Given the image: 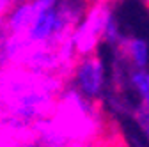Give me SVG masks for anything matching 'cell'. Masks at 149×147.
I'll list each match as a JSON object with an SVG mask.
<instances>
[{
    "label": "cell",
    "instance_id": "obj_10",
    "mask_svg": "<svg viewBox=\"0 0 149 147\" xmlns=\"http://www.w3.org/2000/svg\"><path fill=\"white\" fill-rule=\"evenodd\" d=\"M59 0H32V4H34V9L37 14H41L48 9H53L55 6H57Z\"/></svg>",
    "mask_w": 149,
    "mask_h": 147
},
{
    "label": "cell",
    "instance_id": "obj_2",
    "mask_svg": "<svg viewBox=\"0 0 149 147\" xmlns=\"http://www.w3.org/2000/svg\"><path fill=\"white\" fill-rule=\"evenodd\" d=\"M74 82L77 89L89 98L96 99L103 89V64L96 53H85L77 57L74 62Z\"/></svg>",
    "mask_w": 149,
    "mask_h": 147
},
{
    "label": "cell",
    "instance_id": "obj_7",
    "mask_svg": "<svg viewBox=\"0 0 149 147\" xmlns=\"http://www.w3.org/2000/svg\"><path fill=\"white\" fill-rule=\"evenodd\" d=\"M132 83L137 89V92L142 98V103L149 105V71L146 69H135L132 75Z\"/></svg>",
    "mask_w": 149,
    "mask_h": 147
},
{
    "label": "cell",
    "instance_id": "obj_13",
    "mask_svg": "<svg viewBox=\"0 0 149 147\" xmlns=\"http://www.w3.org/2000/svg\"><path fill=\"white\" fill-rule=\"evenodd\" d=\"M18 147H48L46 144H43L41 140H34V142H25L22 145H18Z\"/></svg>",
    "mask_w": 149,
    "mask_h": 147
},
{
    "label": "cell",
    "instance_id": "obj_3",
    "mask_svg": "<svg viewBox=\"0 0 149 147\" xmlns=\"http://www.w3.org/2000/svg\"><path fill=\"white\" fill-rule=\"evenodd\" d=\"M36 9L32 2H25L16 6L13 11L7 12V16H4V27L7 30V34H25L30 25L36 20Z\"/></svg>",
    "mask_w": 149,
    "mask_h": 147
},
{
    "label": "cell",
    "instance_id": "obj_6",
    "mask_svg": "<svg viewBox=\"0 0 149 147\" xmlns=\"http://www.w3.org/2000/svg\"><path fill=\"white\" fill-rule=\"evenodd\" d=\"M36 130H37V140H41L48 147H69L68 135L57 130V128L48 126L39 121V122H36Z\"/></svg>",
    "mask_w": 149,
    "mask_h": 147
},
{
    "label": "cell",
    "instance_id": "obj_11",
    "mask_svg": "<svg viewBox=\"0 0 149 147\" xmlns=\"http://www.w3.org/2000/svg\"><path fill=\"white\" fill-rule=\"evenodd\" d=\"M101 147H126V144L123 142V138H121L119 135H114V137L107 138V142H105Z\"/></svg>",
    "mask_w": 149,
    "mask_h": 147
},
{
    "label": "cell",
    "instance_id": "obj_12",
    "mask_svg": "<svg viewBox=\"0 0 149 147\" xmlns=\"http://www.w3.org/2000/svg\"><path fill=\"white\" fill-rule=\"evenodd\" d=\"M13 4V0H0V16H4Z\"/></svg>",
    "mask_w": 149,
    "mask_h": 147
},
{
    "label": "cell",
    "instance_id": "obj_4",
    "mask_svg": "<svg viewBox=\"0 0 149 147\" xmlns=\"http://www.w3.org/2000/svg\"><path fill=\"white\" fill-rule=\"evenodd\" d=\"M53 32H55V7L48 9V11H45L41 14H37L34 23L30 25V28L25 34L30 39V43H34V44H46L52 39Z\"/></svg>",
    "mask_w": 149,
    "mask_h": 147
},
{
    "label": "cell",
    "instance_id": "obj_8",
    "mask_svg": "<svg viewBox=\"0 0 149 147\" xmlns=\"http://www.w3.org/2000/svg\"><path fill=\"white\" fill-rule=\"evenodd\" d=\"M101 39L108 41L110 44H114V46H119L123 37H121V34L117 30V25H116V20H114V16H112V12L108 11L107 16H105V21H103V34H101Z\"/></svg>",
    "mask_w": 149,
    "mask_h": 147
},
{
    "label": "cell",
    "instance_id": "obj_15",
    "mask_svg": "<svg viewBox=\"0 0 149 147\" xmlns=\"http://www.w3.org/2000/svg\"><path fill=\"white\" fill-rule=\"evenodd\" d=\"M142 2H144V4H146V7L149 9V0H142Z\"/></svg>",
    "mask_w": 149,
    "mask_h": 147
},
{
    "label": "cell",
    "instance_id": "obj_16",
    "mask_svg": "<svg viewBox=\"0 0 149 147\" xmlns=\"http://www.w3.org/2000/svg\"><path fill=\"white\" fill-rule=\"evenodd\" d=\"M135 144H137V147H144V145H142L140 142H135Z\"/></svg>",
    "mask_w": 149,
    "mask_h": 147
},
{
    "label": "cell",
    "instance_id": "obj_1",
    "mask_svg": "<svg viewBox=\"0 0 149 147\" xmlns=\"http://www.w3.org/2000/svg\"><path fill=\"white\" fill-rule=\"evenodd\" d=\"M7 126L25 128L32 122L43 121L53 108V96L50 87L36 89V85L22 80L7 83Z\"/></svg>",
    "mask_w": 149,
    "mask_h": 147
},
{
    "label": "cell",
    "instance_id": "obj_9",
    "mask_svg": "<svg viewBox=\"0 0 149 147\" xmlns=\"http://www.w3.org/2000/svg\"><path fill=\"white\" fill-rule=\"evenodd\" d=\"M135 119L149 138V105H146V103L139 105V108L135 110Z\"/></svg>",
    "mask_w": 149,
    "mask_h": 147
},
{
    "label": "cell",
    "instance_id": "obj_14",
    "mask_svg": "<svg viewBox=\"0 0 149 147\" xmlns=\"http://www.w3.org/2000/svg\"><path fill=\"white\" fill-rule=\"evenodd\" d=\"M98 4H107V2H112V0H96Z\"/></svg>",
    "mask_w": 149,
    "mask_h": 147
},
{
    "label": "cell",
    "instance_id": "obj_5",
    "mask_svg": "<svg viewBox=\"0 0 149 147\" xmlns=\"http://www.w3.org/2000/svg\"><path fill=\"white\" fill-rule=\"evenodd\" d=\"M119 46H123L124 55L132 60V64L137 69H146L147 60H149V48H147L146 41L137 39V37L135 39H123Z\"/></svg>",
    "mask_w": 149,
    "mask_h": 147
}]
</instances>
